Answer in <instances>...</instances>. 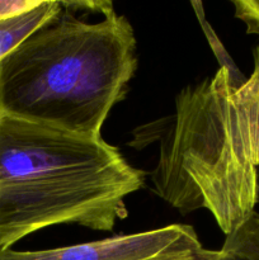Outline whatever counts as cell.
Returning <instances> with one entry per match:
<instances>
[{
	"label": "cell",
	"instance_id": "obj_1",
	"mask_svg": "<svg viewBox=\"0 0 259 260\" xmlns=\"http://www.w3.org/2000/svg\"><path fill=\"white\" fill-rule=\"evenodd\" d=\"M241 86L226 69L179 91L150 174L159 197L180 213L206 208L226 236L256 206L259 168V45Z\"/></svg>",
	"mask_w": 259,
	"mask_h": 260
},
{
	"label": "cell",
	"instance_id": "obj_2",
	"mask_svg": "<svg viewBox=\"0 0 259 260\" xmlns=\"http://www.w3.org/2000/svg\"><path fill=\"white\" fill-rule=\"evenodd\" d=\"M144 183L102 137L0 113V250L48 226L112 231Z\"/></svg>",
	"mask_w": 259,
	"mask_h": 260
},
{
	"label": "cell",
	"instance_id": "obj_3",
	"mask_svg": "<svg viewBox=\"0 0 259 260\" xmlns=\"http://www.w3.org/2000/svg\"><path fill=\"white\" fill-rule=\"evenodd\" d=\"M57 15L0 61V113L85 137H102L137 70L134 28L124 15Z\"/></svg>",
	"mask_w": 259,
	"mask_h": 260
},
{
	"label": "cell",
	"instance_id": "obj_4",
	"mask_svg": "<svg viewBox=\"0 0 259 260\" xmlns=\"http://www.w3.org/2000/svg\"><path fill=\"white\" fill-rule=\"evenodd\" d=\"M215 253L202 245L192 226L175 223L48 250L5 249L0 260H211Z\"/></svg>",
	"mask_w": 259,
	"mask_h": 260
},
{
	"label": "cell",
	"instance_id": "obj_5",
	"mask_svg": "<svg viewBox=\"0 0 259 260\" xmlns=\"http://www.w3.org/2000/svg\"><path fill=\"white\" fill-rule=\"evenodd\" d=\"M62 9V3L43 0L32 12L18 18L0 22V61L17 48L28 36L37 30Z\"/></svg>",
	"mask_w": 259,
	"mask_h": 260
},
{
	"label": "cell",
	"instance_id": "obj_6",
	"mask_svg": "<svg viewBox=\"0 0 259 260\" xmlns=\"http://www.w3.org/2000/svg\"><path fill=\"white\" fill-rule=\"evenodd\" d=\"M211 260H259V213L254 212L243 225L226 236Z\"/></svg>",
	"mask_w": 259,
	"mask_h": 260
},
{
	"label": "cell",
	"instance_id": "obj_7",
	"mask_svg": "<svg viewBox=\"0 0 259 260\" xmlns=\"http://www.w3.org/2000/svg\"><path fill=\"white\" fill-rule=\"evenodd\" d=\"M190 5H192L193 9H195L196 15H197L198 20H200V24L202 25V29L205 30V35L206 37H207L208 43H210V46L212 47L216 58H217V61L220 62V68L226 69V70L229 71L231 81H233L234 85L241 86L246 81V76H244L243 74L240 73V70L236 68L233 58L230 57V55L228 53L226 48L223 47L221 41L218 40V37L216 36L213 28L211 27L210 23L206 20L205 12H203V4L201 2H192L190 3Z\"/></svg>",
	"mask_w": 259,
	"mask_h": 260
},
{
	"label": "cell",
	"instance_id": "obj_8",
	"mask_svg": "<svg viewBox=\"0 0 259 260\" xmlns=\"http://www.w3.org/2000/svg\"><path fill=\"white\" fill-rule=\"evenodd\" d=\"M235 17L245 24L248 35L259 36V0H233Z\"/></svg>",
	"mask_w": 259,
	"mask_h": 260
},
{
	"label": "cell",
	"instance_id": "obj_9",
	"mask_svg": "<svg viewBox=\"0 0 259 260\" xmlns=\"http://www.w3.org/2000/svg\"><path fill=\"white\" fill-rule=\"evenodd\" d=\"M42 3L43 0H0V22L27 14Z\"/></svg>",
	"mask_w": 259,
	"mask_h": 260
},
{
	"label": "cell",
	"instance_id": "obj_10",
	"mask_svg": "<svg viewBox=\"0 0 259 260\" xmlns=\"http://www.w3.org/2000/svg\"><path fill=\"white\" fill-rule=\"evenodd\" d=\"M259 203V168L256 170V205Z\"/></svg>",
	"mask_w": 259,
	"mask_h": 260
}]
</instances>
